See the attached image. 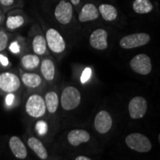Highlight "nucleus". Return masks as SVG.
<instances>
[{
	"label": "nucleus",
	"mask_w": 160,
	"mask_h": 160,
	"mask_svg": "<svg viewBox=\"0 0 160 160\" xmlns=\"http://www.w3.org/2000/svg\"><path fill=\"white\" fill-rule=\"evenodd\" d=\"M125 142L130 148L139 153H147L152 148L148 138L139 133H131L125 138Z\"/></svg>",
	"instance_id": "1"
},
{
	"label": "nucleus",
	"mask_w": 160,
	"mask_h": 160,
	"mask_svg": "<svg viewBox=\"0 0 160 160\" xmlns=\"http://www.w3.org/2000/svg\"><path fill=\"white\" fill-rule=\"evenodd\" d=\"M81 102L79 91L73 86L66 87L61 96L62 107L66 111H71L77 108Z\"/></svg>",
	"instance_id": "2"
},
{
	"label": "nucleus",
	"mask_w": 160,
	"mask_h": 160,
	"mask_svg": "<svg viewBox=\"0 0 160 160\" xmlns=\"http://www.w3.org/2000/svg\"><path fill=\"white\" fill-rule=\"evenodd\" d=\"M25 110L28 114L32 117L39 118L42 117L46 111L45 100L39 95H32L26 102Z\"/></svg>",
	"instance_id": "3"
},
{
	"label": "nucleus",
	"mask_w": 160,
	"mask_h": 160,
	"mask_svg": "<svg viewBox=\"0 0 160 160\" xmlns=\"http://www.w3.org/2000/svg\"><path fill=\"white\" fill-rule=\"evenodd\" d=\"M151 37L145 33H133L125 36L119 42V45L124 49H132L147 45Z\"/></svg>",
	"instance_id": "4"
},
{
	"label": "nucleus",
	"mask_w": 160,
	"mask_h": 160,
	"mask_svg": "<svg viewBox=\"0 0 160 160\" xmlns=\"http://www.w3.org/2000/svg\"><path fill=\"white\" fill-rule=\"evenodd\" d=\"M130 66L133 71L141 75L149 74L152 70L151 59L144 53L135 56L130 62Z\"/></svg>",
	"instance_id": "5"
},
{
	"label": "nucleus",
	"mask_w": 160,
	"mask_h": 160,
	"mask_svg": "<svg viewBox=\"0 0 160 160\" xmlns=\"http://www.w3.org/2000/svg\"><path fill=\"white\" fill-rule=\"evenodd\" d=\"M46 42L49 48L57 53H60L65 51L66 45L63 37L57 30L51 28L46 33Z\"/></svg>",
	"instance_id": "6"
},
{
	"label": "nucleus",
	"mask_w": 160,
	"mask_h": 160,
	"mask_svg": "<svg viewBox=\"0 0 160 160\" xmlns=\"http://www.w3.org/2000/svg\"><path fill=\"white\" fill-rule=\"evenodd\" d=\"M148 109V103L142 97H135L130 101L128 105L129 114L132 119H138L145 115Z\"/></svg>",
	"instance_id": "7"
},
{
	"label": "nucleus",
	"mask_w": 160,
	"mask_h": 160,
	"mask_svg": "<svg viewBox=\"0 0 160 160\" xmlns=\"http://www.w3.org/2000/svg\"><path fill=\"white\" fill-rule=\"evenodd\" d=\"M54 15L57 21L62 25H67L71 21L73 7L71 4L62 0L56 7Z\"/></svg>",
	"instance_id": "8"
},
{
	"label": "nucleus",
	"mask_w": 160,
	"mask_h": 160,
	"mask_svg": "<svg viewBox=\"0 0 160 160\" xmlns=\"http://www.w3.org/2000/svg\"><path fill=\"white\" fill-rule=\"evenodd\" d=\"M20 87V80L14 73L5 72L0 74V89L5 92L17 91Z\"/></svg>",
	"instance_id": "9"
},
{
	"label": "nucleus",
	"mask_w": 160,
	"mask_h": 160,
	"mask_svg": "<svg viewBox=\"0 0 160 160\" xmlns=\"http://www.w3.org/2000/svg\"><path fill=\"white\" fill-rule=\"evenodd\" d=\"M113 120L108 112L101 111L97 113L94 119V127L99 133H108L112 127Z\"/></svg>",
	"instance_id": "10"
},
{
	"label": "nucleus",
	"mask_w": 160,
	"mask_h": 160,
	"mask_svg": "<svg viewBox=\"0 0 160 160\" xmlns=\"http://www.w3.org/2000/svg\"><path fill=\"white\" fill-rule=\"evenodd\" d=\"M90 44L93 48L102 51L108 48V33L104 29H97L90 37Z\"/></svg>",
	"instance_id": "11"
},
{
	"label": "nucleus",
	"mask_w": 160,
	"mask_h": 160,
	"mask_svg": "<svg viewBox=\"0 0 160 160\" xmlns=\"http://www.w3.org/2000/svg\"><path fill=\"white\" fill-rule=\"evenodd\" d=\"M9 146L12 153L18 159H24L27 157V149L22 141L19 137H12L10 139Z\"/></svg>",
	"instance_id": "12"
},
{
	"label": "nucleus",
	"mask_w": 160,
	"mask_h": 160,
	"mask_svg": "<svg viewBox=\"0 0 160 160\" xmlns=\"http://www.w3.org/2000/svg\"><path fill=\"white\" fill-rule=\"evenodd\" d=\"M99 13L93 4H86L82 7L79 15V20L82 22L93 21L99 17Z\"/></svg>",
	"instance_id": "13"
},
{
	"label": "nucleus",
	"mask_w": 160,
	"mask_h": 160,
	"mask_svg": "<svg viewBox=\"0 0 160 160\" xmlns=\"http://www.w3.org/2000/svg\"><path fill=\"white\" fill-rule=\"evenodd\" d=\"M91 139L90 134L86 131L76 129L70 131L68 134V140L73 146H78L83 142H88Z\"/></svg>",
	"instance_id": "14"
},
{
	"label": "nucleus",
	"mask_w": 160,
	"mask_h": 160,
	"mask_svg": "<svg viewBox=\"0 0 160 160\" xmlns=\"http://www.w3.org/2000/svg\"><path fill=\"white\" fill-rule=\"evenodd\" d=\"M28 145L30 148L33 150L34 153L39 157L41 159H46L48 158L47 150L42 143V142L35 137L29 138L28 141Z\"/></svg>",
	"instance_id": "15"
},
{
	"label": "nucleus",
	"mask_w": 160,
	"mask_h": 160,
	"mask_svg": "<svg viewBox=\"0 0 160 160\" xmlns=\"http://www.w3.org/2000/svg\"><path fill=\"white\" fill-rule=\"evenodd\" d=\"M99 13L105 21L111 22L117 17V10L109 4H102L99 7Z\"/></svg>",
	"instance_id": "16"
},
{
	"label": "nucleus",
	"mask_w": 160,
	"mask_h": 160,
	"mask_svg": "<svg viewBox=\"0 0 160 160\" xmlns=\"http://www.w3.org/2000/svg\"><path fill=\"white\" fill-rule=\"evenodd\" d=\"M41 72L44 78L51 81L55 77V66L51 59H44L41 65Z\"/></svg>",
	"instance_id": "17"
},
{
	"label": "nucleus",
	"mask_w": 160,
	"mask_h": 160,
	"mask_svg": "<svg viewBox=\"0 0 160 160\" xmlns=\"http://www.w3.org/2000/svg\"><path fill=\"white\" fill-rule=\"evenodd\" d=\"M134 12L139 14L148 13L153 10V4L150 0H134L133 3Z\"/></svg>",
	"instance_id": "18"
},
{
	"label": "nucleus",
	"mask_w": 160,
	"mask_h": 160,
	"mask_svg": "<svg viewBox=\"0 0 160 160\" xmlns=\"http://www.w3.org/2000/svg\"><path fill=\"white\" fill-rule=\"evenodd\" d=\"M45 107L49 113H54L59 106V98L55 92L51 91L45 95Z\"/></svg>",
	"instance_id": "19"
},
{
	"label": "nucleus",
	"mask_w": 160,
	"mask_h": 160,
	"mask_svg": "<svg viewBox=\"0 0 160 160\" xmlns=\"http://www.w3.org/2000/svg\"><path fill=\"white\" fill-rule=\"evenodd\" d=\"M22 80L24 85L29 88H33L38 87L42 82L41 77L36 73H24L22 77Z\"/></svg>",
	"instance_id": "20"
},
{
	"label": "nucleus",
	"mask_w": 160,
	"mask_h": 160,
	"mask_svg": "<svg viewBox=\"0 0 160 160\" xmlns=\"http://www.w3.org/2000/svg\"><path fill=\"white\" fill-rule=\"evenodd\" d=\"M33 49L35 53L37 55H42L45 53L47 48L46 39L42 36H37L33 40Z\"/></svg>",
	"instance_id": "21"
},
{
	"label": "nucleus",
	"mask_w": 160,
	"mask_h": 160,
	"mask_svg": "<svg viewBox=\"0 0 160 160\" xmlns=\"http://www.w3.org/2000/svg\"><path fill=\"white\" fill-rule=\"evenodd\" d=\"M40 59L37 55L28 54L24 56L22 59V65L25 68L31 70L34 69L39 65Z\"/></svg>",
	"instance_id": "22"
},
{
	"label": "nucleus",
	"mask_w": 160,
	"mask_h": 160,
	"mask_svg": "<svg viewBox=\"0 0 160 160\" xmlns=\"http://www.w3.org/2000/svg\"><path fill=\"white\" fill-rule=\"evenodd\" d=\"M25 22V19L22 16H10L6 21V26L10 30H14L21 27Z\"/></svg>",
	"instance_id": "23"
},
{
	"label": "nucleus",
	"mask_w": 160,
	"mask_h": 160,
	"mask_svg": "<svg viewBox=\"0 0 160 160\" xmlns=\"http://www.w3.org/2000/svg\"><path fill=\"white\" fill-rule=\"evenodd\" d=\"M36 129H37L38 133L40 136L45 135L48 131L47 123L45 121H42V120L37 122V125H36Z\"/></svg>",
	"instance_id": "24"
},
{
	"label": "nucleus",
	"mask_w": 160,
	"mask_h": 160,
	"mask_svg": "<svg viewBox=\"0 0 160 160\" xmlns=\"http://www.w3.org/2000/svg\"><path fill=\"white\" fill-rule=\"evenodd\" d=\"M8 42V37L4 31H0V52L6 48Z\"/></svg>",
	"instance_id": "25"
},
{
	"label": "nucleus",
	"mask_w": 160,
	"mask_h": 160,
	"mask_svg": "<svg viewBox=\"0 0 160 160\" xmlns=\"http://www.w3.org/2000/svg\"><path fill=\"white\" fill-rule=\"evenodd\" d=\"M92 71L90 68H86L82 72V74L81 76V82L82 84H85L86 82L88 81V79L91 77Z\"/></svg>",
	"instance_id": "26"
},
{
	"label": "nucleus",
	"mask_w": 160,
	"mask_h": 160,
	"mask_svg": "<svg viewBox=\"0 0 160 160\" xmlns=\"http://www.w3.org/2000/svg\"><path fill=\"white\" fill-rule=\"evenodd\" d=\"M10 51H11L12 53H19L20 51V46L19 45V44L17 43V42H13L11 44L9 47Z\"/></svg>",
	"instance_id": "27"
},
{
	"label": "nucleus",
	"mask_w": 160,
	"mask_h": 160,
	"mask_svg": "<svg viewBox=\"0 0 160 160\" xmlns=\"http://www.w3.org/2000/svg\"><path fill=\"white\" fill-rule=\"evenodd\" d=\"M13 100H14V95L12 94V93H9V94L6 97V99H5L6 104H7L8 106L11 105L13 102Z\"/></svg>",
	"instance_id": "28"
},
{
	"label": "nucleus",
	"mask_w": 160,
	"mask_h": 160,
	"mask_svg": "<svg viewBox=\"0 0 160 160\" xmlns=\"http://www.w3.org/2000/svg\"><path fill=\"white\" fill-rule=\"evenodd\" d=\"M0 63H1L3 66L8 65V64H9L8 59L6 57H5L4 55L0 54Z\"/></svg>",
	"instance_id": "29"
},
{
	"label": "nucleus",
	"mask_w": 160,
	"mask_h": 160,
	"mask_svg": "<svg viewBox=\"0 0 160 160\" xmlns=\"http://www.w3.org/2000/svg\"><path fill=\"white\" fill-rule=\"evenodd\" d=\"M14 0H0V2L4 6H10L13 3Z\"/></svg>",
	"instance_id": "30"
},
{
	"label": "nucleus",
	"mask_w": 160,
	"mask_h": 160,
	"mask_svg": "<svg viewBox=\"0 0 160 160\" xmlns=\"http://www.w3.org/2000/svg\"><path fill=\"white\" fill-rule=\"evenodd\" d=\"M75 160H91V159L88 157H85V156H79V157L76 158Z\"/></svg>",
	"instance_id": "31"
},
{
	"label": "nucleus",
	"mask_w": 160,
	"mask_h": 160,
	"mask_svg": "<svg viewBox=\"0 0 160 160\" xmlns=\"http://www.w3.org/2000/svg\"><path fill=\"white\" fill-rule=\"evenodd\" d=\"M71 3L73 4V5H77L79 3L80 0H71Z\"/></svg>",
	"instance_id": "32"
},
{
	"label": "nucleus",
	"mask_w": 160,
	"mask_h": 160,
	"mask_svg": "<svg viewBox=\"0 0 160 160\" xmlns=\"http://www.w3.org/2000/svg\"><path fill=\"white\" fill-rule=\"evenodd\" d=\"M1 20H2V17H1V16H0V22H1Z\"/></svg>",
	"instance_id": "33"
}]
</instances>
